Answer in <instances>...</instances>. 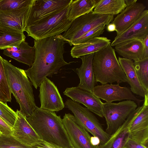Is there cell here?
<instances>
[{
  "label": "cell",
  "mask_w": 148,
  "mask_h": 148,
  "mask_svg": "<svg viewBox=\"0 0 148 148\" xmlns=\"http://www.w3.org/2000/svg\"><path fill=\"white\" fill-rule=\"evenodd\" d=\"M134 65L141 84L148 91V58L140 60L134 61Z\"/></svg>",
  "instance_id": "f1b7e54d"
},
{
  "label": "cell",
  "mask_w": 148,
  "mask_h": 148,
  "mask_svg": "<svg viewBox=\"0 0 148 148\" xmlns=\"http://www.w3.org/2000/svg\"><path fill=\"white\" fill-rule=\"evenodd\" d=\"M31 148H61L46 142L42 140Z\"/></svg>",
  "instance_id": "d590c367"
},
{
  "label": "cell",
  "mask_w": 148,
  "mask_h": 148,
  "mask_svg": "<svg viewBox=\"0 0 148 148\" xmlns=\"http://www.w3.org/2000/svg\"><path fill=\"white\" fill-rule=\"evenodd\" d=\"M90 140L92 145L96 147L100 144V140L99 138L97 137L93 136H91Z\"/></svg>",
  "instance_id": "74e56055"
},
{
  "label": "cell",
  "mask_w": 148,
  "mask_h": 148,
  "mask_svg": "<svg viewBox=\"0 0 148 148\" xmlns=\"http://www.w3.org/2000/svg\"><path fill=\"white\" fill-rule=\"evenodd\" d=\"M72 1L34 0L27 21L26 27L63 10L69 5Z\"/></svg>",
  "instance_id": "30bf717a"
},
{
  "label": "cell",
  "mask_w": 148,
  "mask_h": 148,
  "mask_svg": "<svg viewBox=\"0 0 148 148\" xmlns=\"http://www.w3.org/2000/svg\"><path fill=\"white\" fill-rule=\"evenodd\" d=\"M25 38L23 32L0 25V49L13 47H18L21 42L25 41Z\"/></svg>",
  "instance_id": "d4e9b609"
},
{
  "label": "cell",
  "mask_w": 148,
  "mask_h": 148,
  "mask_svg": "<svg viewBox=\"0 0 148 148\" xmlns=\"http://www.w3.org/2000/svg\"><path fill=\"white\" fill-rule=\"evenodd\" d=\"M107 30L109 32L115 31L116 30L115 25L112 23H110L108 25L107 27Z\"/></svg>",
  "instance_id": "f35d334b"
},
{
  "label": "cell",
  "mask_w": 148,
  "mask_h": 148,
  "mask_svg": "<svg viewBox=\"0 0 148 148\" xmlns=\"http://www.w3.org/2000/svg\"><path fill=\"white\" fill-rule=\"evenodd\" d=\"M31 6L18 10L0 11V25L23 32Z\"/></svg>",
  "instance_id": "e0dca14e"
},
{
  "label": "cell",
  "mask_w": 148,
  "mask_h": 148,
  "mask_svg": "<svg viewBox=\"0 0 148 148\" xmlns=\"http://www.w3.org/2000/svg\"><path fill=\"white\" fill-rule=\"evenodd\" d=\"M143 105L139 106L128 116L130 138L148 147V93L144 98Z\"/></svg>",
  "instance_id": "9c48e42d"
},
{
  "label": "cell",
  "mask_w": 148,
  "mask_h": 148,
  "mask_svg": "<svg viewBox=\"0 0 148 148\" xmlns=\"http://www.w3.org/2000/svg\"><path fill=\"white\" fill-rule=\"evenodd\" d=\"M116 51L123 58L140 60L143 58V44L142 40H131L120 43L115 46Z\"/></svg>",
  "instance_id": "44dd1931"
},
{
  "label": "cell",
  "mask_w": 148,
  "mask_h": 148,
  "mask_svg": "<svg viewBox=\"0 0 148 148\" xmlns=\"http://www.w3.org/2000/svg\"><path fill=\"white\" fill-rule=\"evenodd\" d=\"M17 118L12 128V136L23 144L32 147L41 142V140L27 121L25 116L18 110Z\"/></svg>",
  "instance_id": "9a60e30c"
},
{
  "label": "cell",
  "mask_w": 148,
  "mask_h": 148,
  "mask_svg": "<svg viewBox=\"0 0 148 148\" xmlns=\"http://www.w3.org/2000/svg\"><path fill=\"white\" fill-rule=\"evenodd\" d=\"M0 118L12 128L17 118L16 113L7 103L0 101Z\"/></svg>",
  "instance_id": "1f68e13d"
},
{
  "label": "cell",
  "mask_w": 148,
  "mask_h": 148,
  "mask_svg": "<svg viewBox=\"0 0 148 148\" xmlns=\"http://www.w3.org/2000/svg\"><path fill=\"white\" fill-rule=\"evenodd\" d=\"M40 108L51 111L58 112L65 107L62 98L57 86L47 77L39 86Z\"/></svg>",
  "instance_id": "8fae6325"
},
{
  "label": "cell",
  "mask_w": 148,
  "mask_h": 148,
  "mask_svg": "<svg viewBox=\"0 0 148 148\" xmlns=\"http://www.w3.org/2000/svg\"><path fill=\"white\" fill-rule=\"evenodd\" d=\"M69 5L60 11L26 27L25 31L28 36L36 40L60 35L67 31L73 22L69 18Z\"/></svg>",
  "instance_id": "5b68a950"
},
{
  "label": "cell",
  "mask_w": 148,
  "mask_h": 148,
  "mask_svg": "<svg viewBox=\"0 0 148 148\" xmlns=\"http://www.w3.org/2000/svg\"><path fill=\"white\" fill-rule=\"evenodd\" d=\"M110 44L94 53L92 65L96 82H99L103 85L115 82L119 84L127 82L115 50Z\"/></svg>",
  "instance_id": "277c9868"
},
{
  "label": "cell",
  "mask_w": 148,
  "mask_h": 148,
  "mask_svg": "<svg viewBox=\"0 0 148 148\" xmlns=\"http://www.w3.org/2000/svg\"><path fill=\"white\" fill-rule=\"evenodd\" d=\"M0 132L2 135H12V128L0 118Z\"/></svg>",
  "instance_id": "836d02e7"
},
{
  "label": "cell",
  "mask_w": 148,
  "mask_h": 148,
  "mask_svg": "<svg viewBox=\"0 0 148 148\" xmlns=\"http://www.w3.org/2000/svg\"><path fill=\"white\" fill-rule=\"evenodd\" d=\"M63 94L73 101L83 104L91 112L100 117H103L102 111L103 103L92 93L77 87H73L66 88Z\"/></svg>",
  "instance_id": "5bb4252c"
},
{
  "label": "cell",
  "mask_w": 148,
  "mask_h": 148,
  "mask_svg": "<svg viewBox=\"0 0 148 148\" xmlns=\"http://www.w3.org/2000/svg\"><path fill=\"white\" fill-rule=\"evenodd\" d=\"M61 35L34 40L35 56L32 66L25 72L37 89L44 79L57 74L60 68L73 62L64 60V45Z\"/></svg>",
  "instance_id": "6da1fadb"
},
{
  "label": "cell",
  "mask_w": 148,
  "mask_h": 148,
  "mask_svg": "<svg viewBox=\"0 0 148 148\" xmlns=\"http://www.w3.org/2000/svg\"><path fill=\"white\" fill-rule=\"evenodd\" d=\"M2 135L1 132H0V136Z\"/></svg>",
  "instance_id": "60d3db41"
},
{
  "label": "cell",
  "mask_w": 148,
  "mask_h": 148,
  "mask_svg": "<svg viewBox=\"0 0 148 148\" xmlns=\"http://www.w3.org/2000/svg\"><path fill=\"white\" fill-rule=\"evenodd\" d=\"M64 105L71 111L79 125L93 136L99 138V145L104 144L109 139L111 135L104 130L97 118L87 108L70 99L66 101Z\"/></svg>",
  "instance_id": "52a82bcc"
},
{
  "label": "cell",
  "mask_w": 148,
  "mask_h": 148,
  "mask_svg": "<svg viewBox=\"0 0 148 148\" xmlns=\"http://www.w3.org/2000/svg\"><path fill=\"white\" fill-rule=\"evenodd\" d=\"M137 107L136 103L127 100L117 103H103L102 111L107 127L106 132L111 135L125 122L129 115Z\"/></svg>",
  "instance_id": "ba28073f"
},
{
  "label": "cell",
  "mask_w": 148,
  "mask_h": 148,
  "mask_svg": "<svg viewBox=\"0 0 148 148\" xmlns=\"http://www.w3.org/2000/svg\"><path fill=\"white\" fill-rule=\"evenodd\" d=\"M143 59L148 58V35L143 40Z\"/></svg>",
  "instance_id": "8d00e7d4"
},
{
  "label": "cell",
  "mask_w": 148,
  "mask_h": 148,
  "mask_svg": "<svg viewBox=\"0 0 148 148\" xmlns=\"http://www.w3.org/2000/svg\"><path fill=\"white\" fill-rule=\"evenodd\" d=\"M0 148H31L15 139L12 135H1L0 136Z\"/></svg>",
  "instance_id": "d6a6232c"
},
{
  "label": "cell",
  "mask_w": 148,
  "mask_h": 148,
  "mask_svg": "<svg viewBox=\"0 0 148 148\" xmlns=\"http://www.w3.org/2000/svg\"><path fill=\"white\" fill-rule=\"evenodd\" d=\"M3 50L4 55L26 64L30 67L34 62L35 56V47L30 46L25 41L21 42L18 47H12Z\"/></svg>",
  "instance_id": "7402d4cb"
},
{
  "label": "cell",
  "mask_w": 148,
  "mask_h": 148,
  "mask_svg": "<svg viewBox=\"0 0 148 148\" xmlns=\"http://www.w3.org/2000/svg\"><path fill=\"white\" fill-rule=\"evenodd\" d=\"M118 61L127 78L131 91L144 98L145 95L148 93V91L141 84L136 73L133 61L120 57H119Z\"/></svg>",
  "instance_id": "ffe728a7"
},
{
  "label": "cell",
  "mask_w": 148,
  "mask_h": 148,
  "mask_svg": "<svg viewBox=\"0 0 148 148\" xmlns=\"http://www.w3.org/2000/svg\"><path fill=\"white\" fill-rule=\"evenodd\" d=\"M123 148H148V147L129 138L125 144Z\"/></svg>",
  "instance_id": "e575fe53"
},
{
  "label": "cell",
  "mask_w": 148,
  "mask_h": 148,
  "mask_svg": "<svg viewBox=\"0 0 148 148\" xmlns=\"http://www.w3.org/2000/svg\"><path fill=\"white\" fill-rule=\"evenodd\" d=\"M114 16L90 13L75 19L70 27L61 35L62 39L72 46L77 38L97 26L105 24L108 25L112 22Z\"/></svg>",
  "instance_id": "8992f818"
},
{
  "label": "cell",
  "mask_w": 148,
  "mask_h": 148,
  "mask_svg": "<svg viewBox=\"0 0 148 148\" xmlns=\"http://www.w3.org/2000/svg\"><path fill=\"white\" fill-rule=\"evenodd\" d=\"M25 118L42 140L61 148H74L62 119L55 112L36 107Z\"/></svg>",
  "instance_id": "7a4b0ae2"
},
{
  "label": "cell",
  "mask_w": 148,
  "mask_h": 148,
  "mask_svg": "<svg viewBox=\"0 0 148 148\" xmlns=\"http://www.w3.org/2000/svg\"><path fill=\"white\" fill-rule=\"evenodd\" d=\"M2 58L0 56V101L7 103L11 101L12 93L7 80Z\"/></svg>",
  "instance_id": "83f0119b"
},
{
  "label": "cell",
  "mask_w": 148,
  "mask_h": 148,
  "mask_svg": "<svg viewBox=\"0 0 148 148\" xmlns=\"http://www.w3.org/2000/svg\"><path fill=\"white\" fill-rule=\"evenodd\" d=\"M94 53L80 57L82 64L80 67L75 69L80 79L79 83L77 87L92 93L96 82L92 65Z\"/></svg>",
  "instance_id": "d6986e66"
},
{
  "label": "cell",
  "mask_w": 148,
  "mask_h": 148,
  "mask_svg": "<svg viewBox=\"0 0 148 148\" xmlns=\"http://www.w3.org/2000/svg\"><path fill=\"white\" fill-rule=\"evenodd\" d=\"M106 25L101 24L89 31L74 41L72 44L74 46L86 43L96 37H100L104 31Z\"/></svg>",
  "instance_id": "4dcf8cb0"
},
{
  "label": "cell",
  "mask_w": 148,
  "mask_h": 148,
  "mask_svg": "<svg viewBox=\"0 0 148 148\" xmlns=\"http://www.w3.org/2000/svg\"><path fill=\"white\" fill-rule=\"evenodd\" d=\"M99 0H72L69 5V20L73 21L77 18L92 12Z\"/></svg>",
  "instance_id": "4316f807"
},
{
  "label": "cell",
  "mask_w": 148,
  "mask_h": 148,
  "mask_svg": "<svg viewBox=\"0 0 148 148\" xmlns=\"http://www.w3.org/2000/svg\"><path fill=\"white\" fill-rule=\"evenodd\" d=\"M110 43V40L107 37H96L86 43L75 45L71 49V55L73 58H80L95 53Z\"/></svg>",
  "instance_id": "603a6c76"
},
{
  "label": "cell",
  "mask_w": 148,
  "mask_h": 148,
  "mask_svg": "<svg viewBox=\"0 0 148 148\" xmlns=\"http://www.w3.org/2000/svg\"><path fill=\"white\" fill-rule=\"evenodd\" d=\"M34 0H0V11L22 9L32 5Z\"/></svg>",
  "instance_id": "f546056e"
},
{
  "label": "cell",
  "mask_w": 148,
  "mask_h": 148,
  "mask_svg": "<svg viewBox=\"0 0 148 148\" xmlns=\"http://www.w3.org/2000/svg\"><path fill=\"white\" fill-rule=\"evenodd\" d=\"M126 7L125 0H99L92 13L114 16L120 13Z\"/></svg>",
  "instance_id": "484cf974"
},
{
  "label": "cell",
  "mask_w": 148,
  "mask_h": 148,
  "mask_svg": "<svg viewBox=\"0 0 148 148\" xmlns=\"http://www.w3.org/2000/svg\"><path fill=\"white\" fill-rule=\"evenodd\" d=\"M137 0H125L127 6H130L137 2Z\"/></svg>",
  "instance_id": "ab89813d"
},
{
  "label": "cell",
  "mask_w": 148,
  "mask_h": 148,
  "mask_svg": "<svg viewBox=\"0 0 148 148\" xmlns=\"http://www.w3.org/2000/svg\"><path fill=\"white\" fill-rule=\"evenodd\" d=\"M92 93L98 98L108 103L127 99L140 103L143 100L135 97L130 88L121 87L119 84L97 85L94 87Z\"/></svg>",
  "instance_id": "4fadbf2b"
},
{
  "label": "cell",
  "mask_w": 148,
  "mask_h": 148,
  "mask_svg": "<svg viewBox=\"0 0 148 148\" xmlns=\"http://www.w3.org/2000/svg\"><path fill=\"white\" fill-rule=\"evenodd\" d=\"M2 62L11 92L19 105V111L28 117L37 107L32 84L24 70L13 66L3 58Z\"/></svg>",
  "instance_id": "3957f363"
},
{
  "label": "cell",
  "mask_w": 148,
  "mask_h": 148,
  "mask_svg": "<svg viewBox=\"0 0 148 148\" xmlns=\"http://www.w3.org/2000/svg\"><path fill=\"white\" fill-rule=\"evenodd\" d=\"M146 7L142 3L136 2L125 9L114 18L112 23L116 26L117 35L126 31L140 18Z\"/></svg>",
  "instance_id": "2e32d148"
},
{
  "label": "cell",
  "mask_w": 148,
  "mask_h": 148,
  "mask_svg": "<svg viewBox=\"0 0 148 148\" xmlns=\"http://www.w3.org/2000/svg\"><path fill=\"white\" fill-rule=\"evenodd\" d=\"M148 35V10H145L139 20L128 29L118 36H116L111 43L116 45L126 41L138 39L143 40Z\"/></svg>",
  "instance_id": "ac0fdd59"
},
{
  "label": "cell",
  "mask_w": 148,
  "mask_h": 148,
  "mask_svg": "<svg viewBox=\"0 0 148 148\" xmlns=\"http://www.w3.org/2000/svg\"><path fill=\"white\" fill-rule=\"evenodd\" d=\"M62 121L74 148H96L91 143L89 133L77 122L73 115L65 113Z\"/></svg>",
  "instance_id": "7c38bea8"
},
{
  "label": "cell",
  "mask_w": 148,
  "mask_h": 148,
  "mask_svg": "<svg viewBox=\"0 0 148 148\" xmlns=\"http://www.w3.org/2000/svg\"><path fill=\"white\" fill-rule=\"evenodd\" d=\"M130 123V120L128 117L105 143L99 145L96 148H123L130 138L129 126Z\"/></svg>",
  "instance_id": "cb8c5ba5"
}]
</instances>
